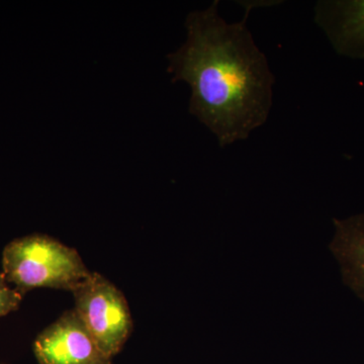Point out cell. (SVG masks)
Listing matches in <instances>:
<instances>
[{
  "label": "cell",
  "mask_w": 364,
  "mask_h": 364,
  "mask_svg": "<svg viewBox=\"0 0 364 364\" xmlns=\"http://www.w3.org/2000/svg\"><path fill=\"white\" fill-rule=\"evenodd\" d=\"M219 4L188 14L186 42L167 56V71L172 82L188 83L189 112L227 147L267 123L275 77L247 28L251 4L244 18L229 23Z\"/></svg>",
  "instance_id": "1"
},
{
  "label": "cell",
  "mask_w": 364,
  "mask_h": 364,
  "mask_svg": "<svg viewBox=\"0 0 364 364\" xmlns=\"http://www.w3.org/2000/svg\"><path fill=\"white\" fill-rule=\"evenodd\" d=\"M2 273L23 294L36 289L72 291L90 274L75 249L42 234L9 242L2 253Z\"/></svg>",
  "instance_id": "2"
},
{
  "label": "cell",
  "mask_w": 364,
  "mask_h": 364,
  "mask_svg": "<svg viewBox=\"0 0 364 364\" xmlns=\"http://www.w3.org/2000/svg\"><path fill=\"white\" fill-rule=\"evenodd\" d=\"M71 293L78 317L102 350L114 358L133 331V318L124 294L97 272H90Z\"/></svg>",
  "instance_id": "3"
},
{
  "label": "cell",
  "mask_w": 364,
  "mask_h": 364,
  "mask_svg": "<svg viewBox=\"0 0 364 364\" xmlns=\"http://www.w3.org/2000/svg\"><path fill=\"white\" fill-rule=\"evenodd\" d=\"M33 349L40 364H114L74 309L41 332Z\"/></svg>",
  "instance_id": "4"
},
{
  "label": "cell",
  "mask_w": 364,
  "mask_h": 364,
  "mask_svg": "<svg viewBox=\"0 0 364 364\" xmlns=\"http://www.w3.org/2000/svg\"><path fill=\"white\" fill-rule=\"evenodd\" d=\"M314 21L337 54L364 59V0H320Z\"/></svg>",
  "instance_id": "5"
},
{
  "label": "cell",
  "mask_w": 364,
  "mask_h": 364,
  "mask_svg": "<svg viewBox=\"0 0 364 364\" xmlns=\"http://www.w3.org/2000/svg\"><path fill=\"white\" fill-rule=\"evenodd\" d=\"M333 221L336 232L330 249L339 261L345 284L364 301V213Z\"/></svg>",
  "instance_id": "6"
},
{
  "label": "cell",
  "mask_w": 364,
  "mask_h": 364,
  "mask_svg": "<svg viewBox=\"0 0 364 364\" xmlns=\"http://www.w3.org/2000/svg\"><path fill=\"white\" fill-rule=\"evenodd\" d=\"M25 294L9 284L4 273H0V318L18 310Z\"/></svg>",
  "instance_id": "7"
}]
</instances>
